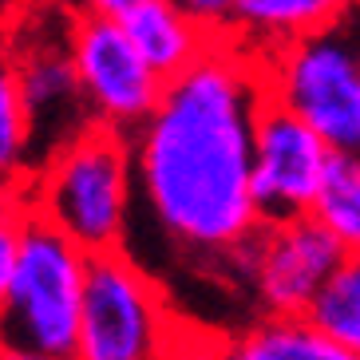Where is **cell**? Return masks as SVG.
Masks as SVG:
<instances>
[{
  "label": "cell",
  "instance_id": "1",
  "mask_svg": "<svg viewBox=\"0 0 360 360\" xmlns=\"http://www.w3.org/2000/svg\"><path fill=\"white\" fill-rule=\"evenodd\" d=\"M265 103L262 60L233 40H210L131 135L135 214H147L162 245L194 269L242 277V254L262 230L254 135Z\"/></svg>",
  "mask_w": 360,
  "mask_h": 360
},
{
  "label": "cell",
  "instance_id": "2",
  "mask_svg": "<svg viewBox=\"0 0 360 360\" xmlns=\"http://www.w3.org/2000/svg\"><path fill=\"white\" fill-rule=\"evenodd\" d=\"M28 214L75 242L87 257L127 250L135 222L131 139L91 127L28 179Z\"/></svg>",
  "mask_w": 360,
  "mask_h": 360
},
{
  "label": "cell",
  "instance_id": "3",
  "mask_svg": "<svg viewBox=\"0 0 360 360\" xmlns=\"http://www.w3.org/2000/svg\"><path fill=\"white\" fill-rule=\"evenodd\" d=\"M91 257L44 218L28 214L16 230V265L0 297V352L72 360L84 321Z\"/></svg>",
  "mask_w": 360,
  "mask_h": 360
},
{
  "label": "cell",
  "instance_id": "4",
  "mask_svg": "<svg viewBox=\"0 0 360 360\" xmlns=\"http://www.w3.org/2000/svg\"><path fill=\"white\" fill-rule=\"evenodd\" d=\"M191 333L167 289L131 250L91 257L72 360H174Z\"/></svg>",
  "mask_w": 360,
  "mask_h": 360
},
{
  "label": "cell",
  "instance_id": "5",
  "mask_svg": "<svg viewBox=\"0 0 360 360\" xmlns=\"http://www.w3.org/2000/svg\"><path fill=\"white\" fill-rule=\"evenodd\" d=\"M269 103L325 139L333 155H360V40L333 24L265 60Z\"/></svg>",
  "mask_w": 360,
  "mask_h": 360
},
{
  "label": "cell",
  "instance_id": "6",
  "mask_svg": "<svg viewBox=\"0 0 360 360\" xmlns=\"http://www.w3.org/2000/svg\"><path fill=\"white\" fill-rule=\"evenodd\" d=\"M4 28L16 60L20 99L28 111L32 159L40 170L68 143L96 127L72 60V8H32L12 16Z\"/></svg>",
  "mask_w": 360,
  "mask_h": 360
},
{
  "label": "cell",
  "instance_id": "7",
  "mask_svg": "<svg viewBox=\"0 0 360 360\" xmlns=\"http://www.w3.org/2000/svg\"><path fill=\"white\" fill-rule=\"evenodd\" d=\"M72 60L96 127L131 139L155 115L167 79L131 48V40L96 4L72 8Z\"/></svg>",
  "mask_w": 360,
  "mask_h": 360
},
{
  "label": "cell",
  "instance_id": "8",
  "mask_svg": "<svg viewBox=\"0 0 360 360\" xmlns=\"http://www.w3.org/2000/svg\"><path fill=\"white\" fill-rule=\"evenodd\" d=\"M340 262L345 250L305 214L257 230L242 254V281L262 305V317H309Z\"/></svg>",
  "mask_w": 360,
  "mask_h": 360
},
{
  "label": "cell",
  "instance_id": "9",
  "mask_svg": "<svg viewBox=\"0 0 360 360\" xmlns=\"http://www.w3.org/2000/svg\"><path fill=\"white\" fill-rule=\"evenodd\" d=\"M333 147L285 107L265 103L254 135V206L262 226L305 218L321 194Z\"/></svg>",
  "mask_w": 360,
  "mask_h": 360
},
{
  "label": "cell",
  "instance_id": "10",
  "mask_svg": "<svg viewBox=\"0 0 360 360\" xmlns=\"http://www.w3.org/2000/svg\"><path fill=\"white\" fill-rule=\"evenodd\" d=\"M96 8L127 36L131 48L167 84L198 64V56L214 40L186 12V4H174V0H99Z\"/></svg>",
  "mask_w": 360,
  "mask_h": 360
},
{
  "label": "cell",
  "instance_id": "11",
  "mask_svg": "<svg viewBox=\"0 0 360 360\" xmlns=\"http://www.w3.org/2000/svg\"><path fill=\"white\" fill-rule=\"evenodd\" d=\"M340 16L345 8L333 0H226V20L218 40L242 44L245 52L265 64L289 44L333 28Z\"/></svg>",
  "mask_w": 360,
  "mask_h": 360
},
{
  "label": "cell",
  "instance_id": "12",
  "mask_svg": "<svg viewBox=\"0 0 360 360\" xmlns=\"http://www.w3.org/2000/svg\"><path fill=\"white\" fill-rule=\"evenodd\" d=\"M218 360H356L337 340H328L309 317H257L238 328Z\"/></svg>",
  "mask_w": 360,
  "mask_h": 360
},
{
  "label": "cell",
  "instance_id": "13",
  "mask_svg": "<svg viewBox=\"0 0 360 360\" xmlns=\"http://www.w3.org/2000/svg\"><path fill=\"white\" fill-rule=\"evenodd\" d=\"M32 174H36V159H32L28 111H24V99H20L8 28L0 24V182L28 186Z\"/></svg>",
  "mask_w": 360,
  "mask_h": 360
},
{
  "label": "cell",
  "instance_id": "14",
  "mask_svg": "<svg viewBox=\"0 0 360 360\" xmlns=\"http://www.w3.org/2000/svg\"><path fill=\"white\" fill-rule=\"evenodd\" d=\"M309 218L345 254H360V155H333Z\"/></svg>",
  "mask_w": 360,
  "mask_h": 360
},
{
  "label": "cell",
  "instance_id": "15",
  "mask_svg": "<svg viewBox=\"0 0 360 360\" xmlns=\"http://www.w3.org/2000/svg\"><path fill=\"white\" fill-rule=\"evenodd\" d=\"M309 321L360 360V254H345L317 305L309 309Z\"/></svg>",
  "mask_w": 360,
  "mask_h": 360
},
{
  "label": "cell",
  "instance_id": "16",
  "mask_svg": "<svg viewBox=\"0 0 360 360\" xmlns=\"http://www.w3.org/2000/svg\"><path fill=\"white\" fill-rule=\"evenodd\" d=\"M28 218V191L16 182H0V230H20Z\"/></svg>",
  "mask_w": 360,
  "mask_h": 360
},
{
  "label": "cell",
  "instance_id": "17",
  "mask_svg": "<svg viewBox=\"0 0 360 360\" xmlns=\"http://www.w3.org/2000/svg\"><path fill=\"white\" fill-rule=\"evenodd\" d=\"M12 265H16V230H0V297L8 289Z\"/></svg>",
  "mask_w": 360,
  "mask_h": 360
},
{
  "label": "cell",
  "instance_id": "18",
  "mask_svg": "<svg viewBox=\"0 0 360 360\" xmlns=\"http://www.w3.org/2000/svg\"><path fill=\"white\" fill-rule=\"evenodd\" d=\"M174 360H218V345H206V337L191 333V340L182 345V352Z\"/></svg>",
  "mask_w": 360,
  "mask_h": 360
},
{
  "label": "cell",
  "instance_id": "19",
  "mask_svg": "<svg viewBox=\"0 0 360 360\" xmlns=\"http://www.w3.org/2000/svg\"><path fill=\"white\" fill-rule=\"evenodd\" d=\"M0 360H36V356H16V352H0Z\"/></svg>",
  "mask_w": 360,
  "mask_h": 360
}]
</instances>
